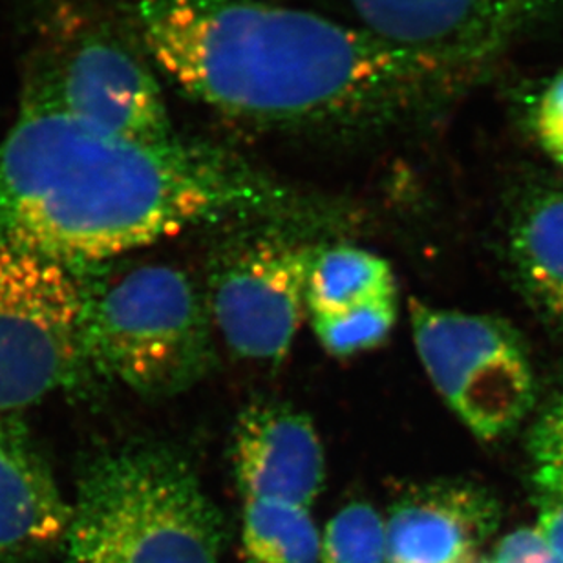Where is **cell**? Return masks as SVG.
<instances>
[{"instance_id":"cell-11","label":"cell","mask_w":563,"mask_h":563,"mask_svg":"<svg viewBox=\"0 0 563 563\" xmlns=\"http://www.w3.org/2000/svg\"><path fill=\"white\" fill-rule=\"evenodd\" d=\"M234 476L245 501L309 509L324 487V450L313 422L286 405H253L236 422Z\"/></svg>"},{"instance_id":"cell-13","label":"cell","mask_w":563,"mask_h":563,"mask_svg":"<svg viewBox=\"0 0 563 563\" xmlns=\"http://www.w3.org/2000/svg\"><path fill=\"white\" fill-rule=\"evenodd\" d=\"M509 247L521 287L563 325V189H540L521 201Z\"/></svg>"},{"instance_id":"cell-17","label":"cell","mask_w":563,"mask_h":563,"mask_svg":"<svg viewBox=\"0 0 563 563\" xmlns=\"http://www.w3.org/2000/svg\"><path fill=\"white\" fill-rule=\"evenodd\" d=\"M322 563H386V523L372 505L350 504L325 527Z\"/></svg>"},{"instance_id":"cell-15","label":"cell","mask_w":563,"mask_h":563,"mask_svg":"<svg viewBox=\"0 0 563 563\" xmlns=\"http://www.w3.org/2000/svg\"><path fill=\"white\" fill-rule=\"evenodd\" d=\"M242 540L250 563H319V532L297 505L247 501Z\"/></svg>"},{"instance_id":"cell-12","label":"cell","mask_w":563,"mask_h":563,"mask_svg":"<svg viewBox=\"0 0 563 563\" xmlns=\"http://www.w3.org/2000/svg\"><path fill=\"white\" fill-rule=\"evenodd\" d=\"M66 504L22 416H0V563H37L65 545Z\"/></svg>"},{"instance_id":"cell-8","label":"cell","mask_w":563,"mask_h":563,"mask_svg":"<svg viewBox=\"0 0 563 563\" xmlns=\"http://www.w3.org/2000/svg\"><path fill=\"white\" fill-rule=\"evenodd\" d=\"M358 26L443 88L485 65L542 0H347Z\"/></svg>"},{"instance_id":"cell-21","label":"cell","mask_w":563,"mask_h":563,"mask_svg":"<svg viewBox=\"0 0 563 563\" xmlns=\"http://www.w3.org/2000/svg\"><path fill=\"white\" fill-rule=\"evenodd\" d=\"M534 126L551 154H563V71L538 101Z\"/></svg>"},{"instance_id":"cell-4","label":"cell","mask_w":563,"mask_h":563,"mask_svg":"<svg viewBox=\"0 0 563 563\" xmlns=\"http://www.w3.org/2000/svg\"><path fill=\"white\" fill-rule=\"evenodd\" d=\"M85 289L82 342L90 372L151 397L195 386L212 364V319L192 278L167 264H141Z\"/></svg>"},{"instance_id":"cell-7","label":"cell","mask_w":563,"mask_h":563,"mask_svg":"<svg viewBox=\"0 0 563 563\" xmlns=\"http://www.w3.org/2000/svg\"><path fill=\"white\" fill-rule=\"evenodd\" d=\"M319 251L280 231L244 234L212 261L207 306L229 350L277 366L291 350Z\"/></svg>"},{"instance_id":"cell-2","label":"cell","mask_w":563,"mask_h":563,"mask_svg":"<svg viewBox=\"0 0 563 563\" xmlns=\"http://www.w3.org/2000/svg\"><path fill=\"white\" fill-rule=\"evenodd\" d=\"M141 41L176 87L261 126H353L444 88L361 26L261 0H136Z\"/></svg>"},{"instance_id":"cell-9","label":"cell","mask_w":563,"mask_h":563,"mask_svg":"<svg viewBox=\"0 0 563 563\" xmlns=\"http://www.w3.org/2000/svg\"><path fill=\"white\" fill-rule=\"evenodd\" d=\"M32 85L66 114L110 136L143 143L178 137L151 71L109 38H85Z\"/></svg>"},{"instance_id":"cell-16","label":"cell","mask_w":563,"mask_h":563,"mask_svg":"<svg viewBox=\"0 0 563 563\" xmlns=\"http://www.w3.org/2000/svg\"><path fill=\"white\" fill-rule=\"evenodd\" d=\"M396 320V298H386L344 313L313 317V325L325 352L335 357H352L380 346L390 336Z\"/></svg>"},{"instance_id":"cell-19","label":"cell","mask_w":563,"mask_h":563,"mask_svg":"<svg viewBox=\"0 0 563 563\" xmlns=\"http://www.w3.org/2000/svg\"><path fill=\"white\" fill-rule=\"evenodd\" d=\"M529 446L538 466L563 468V380L532 428Z\"/></svg>"},{"instance_id":"cell-18","label":"cell","mask_w":563,"mask_h":563,"mask_svg":"<svg viewBox=\"0 0 563 563\" xmlns=\"http://www.w3.org/2000/svg\"><path fill=\"white\" fill-rule=\"evenodd\" d=\"M532 499L538 510V531L563 560V468L537 466Z\"/></svg>"},{"instance_id":"cell-1","label":"cell","mask_w":563,"mask_h":563,"mask_svg":"<svg viewBox=\"0 0 563 563\" xmlns=\"http://www.w3.org/2000/svg\"><path fill=\"white\" fill-rule=\"evenodd\" d=\"M287 201L284 187L225 152L110 136L35 85L0 143V240L77 269Z\"/></svg>"},{"instance_id":"cell-5","label":"cell","mask_w":563,"mask_h":563,"mask_svg":"<svg viewBox=\"0 0 563 563\" xmlns=\"http://www.w3.org/2000/svg\"><path fill=\"white\" fill-rule=\"evenodd\" d=\"M85 289L77 267L0 240V416L79 385Z\"/></svg>"},{"instance_id":"cell-10","label":"cell","mask_w":563,"mask_h":563,"mask_svg":"<svg viewBox=\"0 0 563 563\" xmlns=\"http://www.w3.org/2000/svg\"><path fill=\"white\" fill-rule=\"evenodd\" d=\"M490 490L466 479L413 485L386 523V563H472L499 526Z\"/></svg>"},{"instance_id":"cell-22","label":"cell","mask_w":563,"mask_h":563,"mask_svg":"<svg viewBox=\"0 0 563 563\" xmlns=\"http://www.w3.org/2000/svg\"><path fill=\"white\" fill-rule=\"evenodd\" d=\"M553 157L556 159V162H559L560 167L563 168V154H554Z\"/></svg>"},{"instance_id":"cell-6","label":"cell","mask_w":563,"mask_h":563,"mask_svg":"<svg viewBox=\"0 0 563 563\" xmlns=\"http://www.w3.org/2000/svg\"><path fill=\"white\" fill-rule=\"evenodd\" d=\"M410 317L428 377L477 439L498 441L526 421L537 401V375L526 342L507 320L418 300Z\"/></svg>"},{"instance_id":"cell-14","label":"cell","mask_w":563,"mask_h":563,"mask_svg":"<svg viewBox=\"0 0 563 563\" xmlns=\"http://www.w3.org/2000/svg\"><path fill=\"white\" fill-rule=\"evenodd\" d=\"M386 298H396V278L385 258L347 245L319 251L308 280L313 317L344 313Z\"/></svg>"},{"instance_id":"cell-20","label":"cell","mask_w":563,"mask_h":563,"mask_svg":"<svg viewBox=\"0 0 563 563\" xmlns=\"http://www.w3.org/2000/svg\"><path fill=\"white\" fill-rule=\"evenodd\" d=\"M493 563H563L537 527H523L501 540Z\"/></svg>"},{"instance_id":"cell-3","label":"cell","mask_w":563,"mask_h":563,"mask_svg":"<svg viewBox=\"0 0 563 563\" xmlns=\"http://www.w3.org/2000/svg\"><path fill=\"white\" fill-rule=\"evenodd\" d=\"M223 518L173 450L132 444L82 474L66 563H218Z\"/></svg>"}]
</instances>
